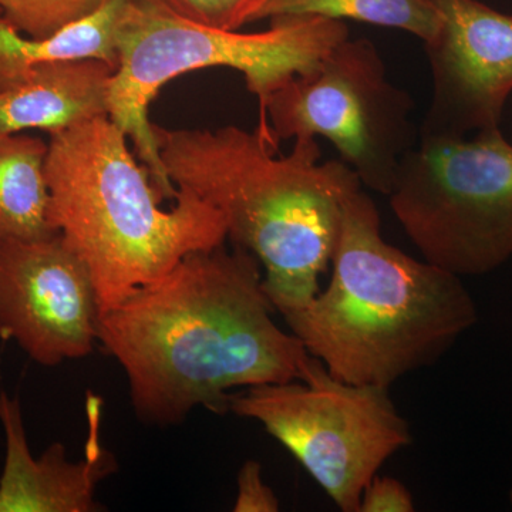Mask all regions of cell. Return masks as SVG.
Wrapping results in <instances>:
<instances>
[{
  "label": "cell",
  "instance_id": "cell-19",
  "mask_svg": "<svg viewBox=\"0 0 512 512\" xmlns=\"http://www.w3.org/2000/svg\"><path fill=\"white\" fill-rule=\"evenodd\" d=\"M413 495L402 481L375 477L363 491L359 512H413Z\"/></svg>",
  "mask_w": 512,
  "mask_h": 512
},
{
  "label": "cell",
  "instance_id": "cell-2",
  "mask_svg": "<svg viewBox=\"0 0 512 512\" xmlns=\"http://www.w3.org/2000/svg\"><path fill=\"white\" fill-rule=\"evenodd\" d=\"M165 174L221 212L228 238L265 269L275 312L305 308L335 254L345 202L362 188L343 161L319 163L316 138L276 157L274 138L256 128L167 130L153 126Z\"/></svg>",
  "mask_w": 512,
  "mask_h": 512
},
{
  "label": "cell",
  "instance_id": "cell-3",
  "mask_svg": "<svg viewBox=\"0 0 512 512\" xmlns=\"http://www.w3.org/2000/svg\"><path fill=\"white\" fill-rule=\"evenodd\" d=\"M332 265L328 288L284 319L343 382L390 389L476 325V302L460 276L384 241L379 210L362 188L343 207Z\"/></svg>",
  "mask_w": 512,
  "mask_h": 512
},
{
  "label": "cell",
  "instance_id": "cell-8",
  "mask_svg": "<svg viewBox=\"0 0 512 512\" xmlns=\"http://www.w3.org/2000/svg\"><path fill=\"white\" fill-rule=\"evenodd\" d=\"M412 96L387 77L367 39L340 42L313 72L295 76L266 101L259 130L282 140L325 137L360 183L386 195L416 144Z\"/></svg>",
  "mask_w": 512,
  "mask_h": 512
},
{
  "label": "cell",
  "instance_id": "cell-16",
  "mask_svg": "<svg viewBox=\"0 0 512 512\" xmlns=\"http://www.w3.org/2000/svg\"><path fill=\"white\" fill-rule=\"evenodd\" d=\"M107 0H0V15L25 36L43 39L90 15Z\"/></svg>",
  "mask_w": 512,
  "mask_h": 512
},
{
  "label": "cell",
  "instance_id": "cell-20",
  "mask_svg": "<svg viewBox=\"0 0 512 512\" xmlns=\"http://www.w3.org/2000/svg\"><path fill=\"white\" fill-rule=\"evenodd\" d=\"M510 503H511V507H512V488H511V491H510Z\"/></svg>",
  "mask_w": 512,
  "mask_h": 512
},
{
  "label": "cell",
  "instance_id": "cell-14",
  "mask_svg": "<svg viewBox=\"0 0 512 512\" xmlns=\"http://www.w3.org/2000/svg\"><path fill=\"white\" fill-rule=\"evenodd\" d=\"M47 143L23 134L0 136V238L57 234L50 224Z\"/></svg>",
  "mask_w": 512,
  "mask_h": 512
},
{
  "label": "cell",
  "instance_id": "cell-12",
  "mask_svg": "<svg viewBox=\"0 0 512 512\" xmlns=\"http://www.w3.org/2000/svg\"><path fill=\"white\" fill-rule=\"evenodd\" d=\"M114 67L103 60L47 63L0 79V136L25 130L52 134L107 116Z\"/></svg>",
  "mask_w": 512,
  "mask_h": 512
},
{
  "label": "cell",
  "instance_id": "cell-4",
  "mask_svg": "<svg viewBox=\"0 0 512 512\" xmlns=\"http://www.w3.org/2000/svg\"><path fill=\"white\" fill-rule=\"evenodd\" d=\"M50 224L92 276L101 313L157 281L184 256L228 238L220 211L187 190L161 208L146 165L109 116L49 134Z\"/></svg>",
  "mask_w": 512,
  "mask_h": 512
},
{
  "label": "cell",
  "instance_id": "cell-9",
  "mask_svg": "<svg viewBox=\"0 0 512 512\" xmlns=\"http://www.w3.org/2000/svg\"><path fill=\"white\" fill-rule=\"evenodd\" d=\"M89 271L62 235L0 238V336L39 365L83 359L99 342Z\"/></svg>",
  "mask_w": 512,
  "mask_h": 512
},
{
  "label": "cell",
  "instance_id": "cell-5",
  "mask_svg": "<svg viewBox=\"0 0 512 512\" xmlns=\"http://www.w3.org/2000/svg\"><path fill=\"white\" fill-rule=\"evenodd\" d=\"M348 37L343 20L320 16H276L265 32L241 33L198 25L150 0H128L117 26L119 63L107 90V116L133 140L161 195L175 200L177 188L165 174L148 120L161 87L183 74L229 67L244 74L262 121L272 93L313 72Z\"/></svg>",
  "mask_w": 512,
  "mask_h": 512
},
{
  "label": "cell",
  "instance_id": "cell-10",
  "mask_svg": "<svg viewBox=\"0 0 512 512\" xmlns=\"http://www.w3.org/2000/svg\"><path fill=\"white\" fill-rule=\"evenodd\" d=\"M437 35L424 43L433 93L419 134L467 137L500 128L512 93V16L478 0H431Z\"/></svg>",
  "mask_w": 512,
  "mask_h": 512
},
{
  "label": "cell",
  "instance_id": "cell-7",
  "mask_svg": "<svg viewBox=\"0 0 512 512\" xmlns=\"http://www.w3.org/2000/svg\"><path fill=\"white\" fill-rule=\"evenodd\" d=\"M228 409L262 424L343 512H359L367 484L413 440L389 387L343 382L311 355L301 379L247 387Z\"/></svg>",
  "mask_w": 512,
  "mask_h": 512
},
{
  "label": "cell",
  "instance_id": "cell-1",
  "mask_svg": "<svg viewBox=\"0 0 512 512\" xmlns=\"http://www.w3.org/2000/svg\"><path fill=\"white\" fill-rule=\"evenodd\" d=\"M262 278L251 252L220 245L101 313L99 343L123 367L138 419L168 427L198 407L224 414L232 389L301 379L309 353L276 325Z\"/></svg>",
  "mask_w": 512,
  "mask_h": 512
},
{
  "label": "cell",
  "instance_id": "cell-6",
  "mask_svg": "<svg viewBox=\"0 0 512 512\" xmlns=\"http://www.w3.org/2000/svg\"><path fill=\"white\" fill-rule=\"evenodd\" d=\"M387 197L424 261L444 271L484 275L512 258V144L500 128L419 134Z\"/></svg>",
  "mask_w": 512,
  "mask_h": 512
},
{
  "label": "cell",
  "instance_id": "cell-15",
  "mask_svg": "<svg viewBox=\"0 0 512 512\" xmlns=\"http://www.w3.org/2000/svg\"><path fill=\"white\" fill-rule=\"evenodd\" d=\"M276 16L352 19L404 30L424 43L430 42L440 28V15L431 0H268L258 20Z\"/></svg>",
  "mask_w": 512,
  "mask_h": 512
},
{
  "label": "cell",
  "instance_id": "cell-17",
  "mask_svg": "<svg viewBox=\"0 0 512 512\" xmlns=\"http://www.w3.org/2000/svg\"><path fill=\"white\" fill-rule=\"evenodd\" d=\"M168 12L198 25L239 30L256 22L268 0H150Z\"/></svg>",
  "mask_w": 512,
  "mask_h": 512
},
{
  "label": "cell",
  "instance_id": "cell-11",
  "mask_svg": "<svg viewBox=\"0 0 512 512\" xmlns=\"http://www.w3.org/2000/svg\"><path fill=\"white\" fill-rule=\"evenodd\" d=\"M0 423L6 457L0 477V512H94L100 481L116 470V458L92 443L86 460L72 461L63 444L53 443L40 457L30 453L22 406L0 393Z\"/></svg>",
  "mask_w": 512,
  "mask_h": 512
},
{
  "label": "cell",
  "instance_id": "cell-13",
  "mask_svg": "<svg viewBox=\"0 0 512 512\" xmlns=\"http://www.w3.org/2000/svg\"><path fill=\"white\" fill-rule=\"evenodd\" d=\"M128 0H107L90 15L53 35L36 39L20 33L0 15V79L47 63L103 60L116 69V35Z\"/></svg>",
  "mask_w": 512,
  "mask_h": 512
},
{
  "label": "cell",
  "instance_id": "cell-18",
  "mask_svg": "<svg viewBox=\"0 0 512 512\" xmlns=\"http://www.w3.org/2000/svg\"><path fill=\"white\" fill-rule=\"evenodd\" d=\"M238 493L235 512H276L279 500L262 476V466L256 460L245 461L238 473Z\"/></svg>",
  "mask_w": 512,
  "mask_h": 512
}]
</instances>
